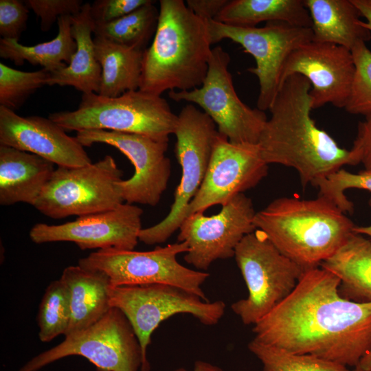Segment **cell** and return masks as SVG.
Returning a JSON list of instances; mask_svg holds the SVG:
<instances>
[{"instance_id":"obj_1","label":"cell","mask_w":371,"mask_h":371,"mask_svg":"<svg viewBox=\"0 0 371 371\" xmlns=\"http://www.w3.org/2000/svg\"><path fill=\"white\" fill-rule=\"evenodd\" d=\"M340 284L320 266L306 269L291 293L253 326L254 338L355 367L371 347V302L342 297Z\"/></svg>"},{"instance_id":"obj_2","label":"cell","mask_w":371,"mask_h":371,"mask_svg":"<svg viewBox=\"0 0 371 371\" xmlns=\"http://www.w3.org/2000/svg\"><path fill=\"white\" fill-rule=\"evenodd\" d=\"M310 82L293 74L285 79L272 103L258 146L265 161L294 168L303 187L314 185L346 165L350 150L340 147L311 117Z\"/></svg>"},{"instance_id":"obj_3","label":"cell","mask_w":371,"mask_h":371,"mask_svg":"<svg viewBox=\"0 0 371 371\" xmlns=\"http://www.w3.org/2000/svg\"><path fill=\"white\" fill-rule=\"evenodd\" d=\"M159 10L153 42L144 52L139 89L161 95L201 87L212 49L206 21L183 0H160Z\"/></svg>"},{"instance_id":"obj_4","label":"cell","mask_w":371,"mask_h":371,"mask_svg":"<svg viewBox=\"0 0 371 371\" xmlns=\"http://www.w3.org/2000/svg\"><path fill=\"white\" fill-rule=\"evenodd\" d=\"M254 225L284 255L305 269L319 267L355 227L330 200L280 197L256 213Z\"/></svg>"},{"instance_id":"obj_5","label":"cell","mask_w":371,"mask_h":371,"mask_svg":"<svg viewBox=\"0 0 371 371\" xmlns=\"http://www.w3.org/2000/svg\"><path fill=\"white\" fill-rule=\"evenodd\" d=\"M48 117L65 131L105 130L168 142L177 121V115L161 95L139 89L115 98L82 93L77 109L52 113Z\"/></svg>"},{"instance_id":"obj_6","label":"cell","mask_w":371,"mask_h":371,"mask_svg":"<svg viewBox=\"0 0 371 371\" xmlns=\"http://www.w3.org/2000/svg\"><path fill=\"white\" fill-rule=\"evenodd\" d=\"M234 258L248 296L231 305L245 325H254L286 298L306 270L284 255L260 230L245 236Z\"/></svg>"},{"instance_id":"obj_7","label":"cell","mask_w":371,"mask_h":371,"mask_svg":"<svg viewBox=\"0 0 371 371\" xmlns=\"http://www.w3.org/2000/svg\"><path fill=\"white\" fill-rule=\"evenodd\" d=\"M111 307L121 310L139 339L143 362L141 371H150L147 348L159 324L177 314H189L202 324H217L225 314L222 300L205 301L181 288L165 284L111 286L108 289Z\"/></svg>"},{"instance_id":"obj_8","label":"cell","mask_w":371,"mask_h":371,"mask_svg":"<svg viewBox=\"0 0 371 371\" xmlns=\"http://www.w3.org/2000/svg\"><path fill=\"white\" fill-rule=\"evenodd\" d=\"M218 134L214 121L192 104L183 106L177 115L174 135L175 152L181 168V177L168 215L158 223L142 228L139 240L146 245L164 243L187 217L188 206L199 191Z\"/></svg>"},{"instance_id":"obj_9","label":"cell","mask_w":371,"mask_h":371,"mask_svg":"<svg viewBox=\"0 0 371 371\" xmlns=\"http://www.w3.org/2000/svg\"><path fill=\"white\" fill-rule=\"evenodd\" d=\"M122 176L111 155L82 166H58L33 207L53 219L113 210L124 203L118 188Z\"/></svg>"},{"instance_id":"obj_10","label":"cell","mask_w":371,"mask_h":371,"mask_svg":"<svg viewBox=\"0 0 371 371\" xmlns=\"http://www.w3.org/2000/svg\"><path fill=\"white\" fill-rule=\"evenodd\" d=\"M188 249L186 242H177L145 251L108 248L91 252L79 259L78 265L104 272L111 286L170 284L208 302L201 286L210 274L189 269L177 259L178 254L187 253Z\"/></svg>"},{"instance_id":"obj_11","label":"cell","mask_w":371,"mask_h":371,"mask_svg":"<svg viewBox=\"0 0 371 371\" xmlns=\"http://www.w3.org/2000/svg\"><path fill=\"white\" fill-rule=\"evenodd\" d=\"M71 355L86 358L98 371H138L143 362L131 324L121 310L111 307L93 325L65 336L64 341L35 356L19 371H38Z\"/></svg>"},{"instance_id":"obj_12","label":"cell","mask_w":371,"mask_h":371,"mask_svg":"<svg viewBox=\"0 0 371 371\" xmlns=\"http://www.w3.org/2000/svg\"><path fill=\"white\" fill-rule=\"evenodd\" d=\"M205 21L212 45L229 39L254 58L256 67L247 71L259 82L257 108L262 111L269 110L282 85L286 60L293 51L313 40L312 29L282 21L268 22L261 27L232 26L214 20Z\"/></svg>"},{"instance_id":"obj_13","label":"cell","mask_w":371,"mask_h":371,"mask_svg":"<svg viewBox=\"0 0 371 371\" xmlns=\"http://www.w3.org/2000/svg\"><path fill=\"white\" fill-rule=\"evenodd\" d=\"M229 54L221 46L212 49L207 75L201 87L189 91H170L175 102H189L200 106L215 123L219 134L235 144H258L267 117L238 97L228 67Z\"/></svg>"},{"instance_id":"obj_14","label":"cell","mask_w":371,"mask_h":371,"mask_svg":"<svg viewBox=\"0 0 371 371\" xmlns=\"http://www.w3.org/2000/svg\"><path fill=\"white\" fill-rule=\"evenodd\" d=\"M251 200L239 194L212 216L196 212L187 216L179 229L177 242H186L184 260L199 271H205L216 260L234 256L242 239L256 229Z\"/></svg>"},{"instance_id":"obj_15","label":"cell","mask_w":371,"mask_h":371,"mask_svg":"<svg viewBox=\"0 0 371 371\" xmlns=\"http://www.w3.org/2000/svg\"><path fill=\"white\" fill-rule=\"evenodd\" d=\"M76 137L84 147L106 144L118 149L130 160L135 169L133 176L118 183L124 202L153 207L158 204L170 176V161L166 155L168 142L105 130L80 131Z\"/></svg>"},{"instance_id":"obj_16","label":"cell","mask_w":371,"mask_h":371,"mask_svg":"<svg viewBox=\"0 0 371 371\" xmlns=\"http://www.w3.org/2000/svg\"><path fill=\"white\" fill-rule=\"evenodd\" d=\"M268 164L258 144H235L218 134L204 180L190 202L188 215L225 204L263 179Z\"/></svg>"},{"instance_id":"obj_17","label":"cell","mask_w":371,"mask_h":371,"mask_svg":"<svg viewBox=\"0 0 371 371\" xmlns=\"http://www.w3.org/2000/svg\"><path fill=\"white\" fill-rule=\"evenodd\" d=\"M142 214L138 206L123 203L113 210L78 216L60 225L36 223L30 229L29 236L36 244L72 242L82 250H133L142 229Z\"/></svg>"},{"instance_id":"obj_18","label":"cell","mask_w":371,"mask_h":371,"mask_svg":"<svg viewBox=\"0 0 371 371\" xmlns=\"http://www.w3.org/2000/svg\"><path fill=\"white\" fill-rule=\"evenodd\" d=\"M355 65L350 50L335 44L311 41L293 51L286 60L282 84L293 74L311 83L313 109L331 104L345 109L351 93Z\"/></svg>"},{"instance_id":"obj_19","label":"cell","mask_w":371,"mask_h":371,"mask_svg":"<svg viewBox=\"0 0 371 371\" xmlns=\"http://www.w3.org/2000/svg\"><path fill=\"white\" fill-rule=\"evenodd\" d=\"M0 145L41 157L58 166L79 167L92 163L76 137L49 117H22L0 106Z\"/></svg>"},{"instance_id":"obj_20","label":"cell","mask_w":371,"mask_h":371,"mask_svg":"<svg viewBox=\"0 0 371 371\" xmlns=\"http://www.w3.org/2000/svg\"><path fill=\"white\" fill-rule=\"evenodd\" d=\"M54 164L36 155L0 145V204L34 205Z\"/></svg>"},{"instance_id":"obj_21","label":"cell","mask_w":371,"mask_h":371,"mask_svg":"<svg viewBox=\"0 0 371 371\" xmlns=\"http://www.w3.org/2000/svg\"><path fill=\"white\" fill-rule=\"evenodd\" d=\"M91 3L83 4L72 16L71 34L76 51L68 65L49 73L46 85L70 86L82 93H99L102 68L96 58L92 34L94 23L90 15Z\"/></svg>"},{"instance_id":"obj_22","label":"cell","mask_w":371,"mask_h":371,"mask_svg":"<svg viewBox=\"0 0 371 371\" xmlns=\"http://www.w3.org/2000/svg\"><path fill=\"white\" fill-rule=\"evenodd\" d=\"M304 1L312 21V41L351 51L371 39V32L361 25V12L352 0Z\"/></svg>"},{"instance_id":"obj_23","label":"cell","mask_w":371,"mask_h":371,"mask_svg":"<svg viewBox=\"0 0 371 371\" xmlns=\"http://www.w3.org/2000/svg\"><path fill=\"white\" fill-rule=\"evenodd\" d=\"M60 278L70 292L71 321L65 336L91 326L111 308L110 281L104 272L78 265L65 268Z\"/></svg>"},{"instance_id":"obj_24","label":"cell","mask_w":371,"mask_h":371,"mask_svg":"<svg viewBox=\"0 0 371 371\" xmlns=\"http://www.w3.org/2000/svg\"><path fill=\"white\" fill-rule=\"evenodd\" d=\"M320 267L341 281L342 297L357 302H371V240L352 233L344 245Z\"/></svg>"},{"instance_id":"obj_25","label":"cell","mask_w":371,"mask_h":371,"mask_svg":"<svg viewBox=\"0 0 371 371\" xmlns=\"http://www.w3.org/2000/svg\"><path fill=\"white\" fill-rule=\"evenodd\" d=\"M95 53L102 68L98 94L115 98L139 87L144 52L106 39L93 38Z\"/></svg>"},{"instance_id":"obj_26","label":"cell","mask_w":371,"mask_h":371,"mask_svg":"<svg viewBox=\"0 0 371 371\" xmlns=\"http://www.w3.org/2000/svg\"><path fill=\"white\" fill-rule=\"evenodd\" d=\"M214 21L238 27L282 21L310 27L311 19L304 0H229Z\"/></svg>"},{"instance_id":"obj_27","label":"cell","mask_w":371,"mask_h":371,"mask_svg":"<svg viewBox=\"0 0 371 371\" xmlns=\"http://www.w3.org/2000/svg\"><path fill=\"white\" fill-rule=\"evenodd\" d=\"M57 22L58 32L49 41L26 46L16 40L1 38V58L9 59L16 65L27 61L34 65H41L49 72L66 67L77 47L71 34L72 16H61Z\"/></svg>"},{"instance_id":"obj_28","label":"cell","mask_w":371,"mask_h":371,"mask_svg":"<svg viewBox=\"0 0 371 371\" xmlns=\"http://www.w3.org/2000/svg\"><path fill=\"white\" fill-rule=\"evenodd\" d=\"M153 1L138 8L130 14L103 23L94 24L93 34L113 43L144 51L155 34L159 10Z\"/></svg>"},{"instance_id":"obj_29","label":"cell","mask_w":371,"mask_h":371,"mask_svg":"<svg viewBox=\"0 0 371 371\" xmlns=\"http://www.w3.org/2000/svg\"><path fill=\"white\" fill-rule=\"evenodd\" d=\"M71 315L69 289L60 278L48 285L41 301L37 315L39 339L49 342L60 335H65Z\"/></svg>"},{"instance_id":"obj_30","label":"cell","mask_w":371,"mask_h":371,"mask_svg":"<svg viewBox=\"0 0 371 371\" xmlns=\"http://www.w3.org/2000/svg\"><path fill=\"white\" fill-rule=\"evenodd\" d=\"M248 349L262 366V371H350L347 366L309 355L289 352L254 338Z\"/></svg>"},{"instance_id":"obj_31","label":"cell","mask_w":371,"mask_h":371,"mask_svg":"<svg viewBox=\"0 0 371 371\" xmlns=\"http://www.w3.org/2000/svg\"><path fill=\"white\" fill-rule=\"evenodd\" d=\"M49 71H22L0 63V106L14 111L38 89L46 85Z\"/></svg>"},{"instance_id":"obj_32","label":"cell","mask_w":371,"mask_h":371,"mask_svg":"<svg viewBox=\"0 0 371 371\" xmlns=\"http://www.w3.org/2000/svg\"><path fill=\"white\" fill-rule=\"evenodd\" d=\"M313 186L319 189V196L334 203L344 213H352L354 205L346 197L345 191L356 188L371 192V170L353 173L341 168L317 181Z\"/></svg>"},{"instance_id":"obj_33","label":"cell","mask_w":371,"mask_h":371,"mask_svg":"<svg viewBox=\"0 0 371 371\" xmlns=\"http://www.w3.org/2000/svg\"><path fill=\"white\" fill-rule=\"evenodd\" d=\"M355 73L350 95L345 110L353 115L371 113V50L361 43L351 50Z\"/></svg>"},{"instance_id":"obj_34","label":"cell","mask_w":371,"mask_h":371,"mask_svg":"<svg viewBox=\"0 0 371 371\" xmlns=\"http://www.w3.org/2000/svg\"><path fill=\"white\" fill-rule=\"evenodd\" d=\"M25 5L41 19V29L48 31L58 18L78 14L84 3L81 0H26Z\"/></svg>"},{"instance_id":"obj_35","label":"cell","mask_w":371,"mask_h":371,"mask_svg":"<svg viewBox=\"0 0 371 371\" xmlns=\"http://www.w3.org/2000/svg\"><path fill=\"white\" fill-rule=\"evenodd\" d=\"M29 8L19 0L0 1V35L1 38L19 41L25 30Z\"/></svg>"},{"instance_id":"obj_36","label":"cell","mask_w":371,"mask_h":371,"mask_svg":"<svg viewBox=\"0 0 371 371\" xmlns=\"http://www.w3.org/2000/svg\"><path fill=\"white\" fill-rule=\"evenodd\" d=\"M150 0H97L90 6L94 24L107 23L120 19Z\"/></svg>"},{"instance_id":"obj_37","label":"cell","mask_w":371,"mask_h":371,"mask_svg":"<svg viewBox=\"0 0 371 371\" xmlns=\"http://www.w3.org/2000/svg\"><path fill=\"white\" fill-rule=\"evenodd\" d=\"M350 152L353 165L361 164L365 170H371V113L359 122Z\"/></svg>"},{"instance_id":"obj_38","label":"cell","mask_w":371,"mask_h":371,"mask_svg":"<svg viewBox=\"0 0 371 371\" xmlns=\"http://www.w3.org/2000/svg\"><path fill=\"white\" fill-rule=\"evenodd\" d=\"M229 0H187V6L204 21L214 20Z\"/></svg>"},{"instance_id":"obj_39","label":"cell","mask_w":371,"mask_h":371,"mask_svg":"<svg viewBox=\"0 0 371 371\" xmlns=\"http://www.w3.org/2000/svg\"><path fill=\"white\" fill-rule=\"evenodd\" d=\"M354 4L359 10L361 16L366 21H360L361 26L371 32V7H370L364 0H352Z\"/></svg>"},{"instance_id":"obj_40","label":"cell","mask_w":371,"mask_h":371,"mask_svg":"<svg viewBox=\"0 0 371 371\" xmlns=\"http://www.w3.org/2000/svg\"><path fill=\"white\" fill-rule=\"evenodd\" d=\"M175 371H188L185 368H181L175 370ZM192 371H223V370L216 365H214L210 362L198 360L194 363L193 370Z\"/></svg>"},{"instance_id":"obj_41","label":"cell","mask_w":371,"mask_h":371,"mask_svg":"<svg viewBox=\"0 0 371 371\" xmlns=\"http://www.w3.org/2000/svg\"><path fill=\"white\" fill-rule=\"evenodd\" d=\"M358 365L364 371H371V347L362 357Z\"/></svg>"},{"instance_id":"obj_42","label":"cell","mask_w":371,"mask_h":371,"mask_svg":"<svg viewBox=\"0 0 371 371\" xmlns=\"http://www.w3.org/2000/svg\"><path fill=\"white\" fill-rule=\"evenodd\" d=\"M368 204L371 207V198L368 201ZM353 232L361 235H366L371 240V225L369 226H355Z\"/></svg>"},{"instance_id":"obj_43","label":"cell","mask_w":371,"mask_h":371,"mask_svg":"<svg viewBox=\"0 0 371 371\" xmlns=\"http://www.w3.org/2000/svg\"><path fill=\"white\" fill-rule=\"evenodd\" d=\"M352 371H364V370H363L361 368V367L359 365H357L355 367H354V368H353V370Z\"/></svg>"},{"instance_id":"obj_44","label":"cell","mask_w":371,"mask_h":371,"mask_svg":"<svg viewBox=\"0 0 371 371\" xmlns=\"http://www.w3.org/2000/svg\"><path fill=\"white\" fill-rule=\"evenodd\" d=\"M364 1L370 7H371V0H364Z\"/></svg>"}]
</instances>
